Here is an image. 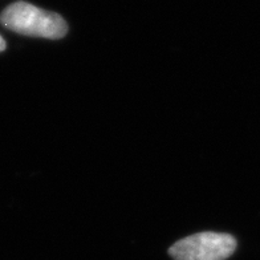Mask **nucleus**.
<instances>
[{
    "instance_id": "1",
    "label": "nucleus",
    "mask_w": 260,
    "mask_h": 260,
    "mask_svg": "<svg viewBox=\"0 0 260 260\" xmlns=\"http://www.w3.org/2000/svg\"><path fill=\"white\" fill-rule=\"evenodd\" d=\"M6 28L16 34L35 38L56 39L64 38L68 25L58 14L41 10L27 2H16L8 6L0 16Z\"/></svg>"
},
{
    "instance_id": "2",
    "label": "nucleus",
    "mask_w": 260,
    "mask_h": 260,
    "mask_svg": "<svg viewBox=\"0 0 260 260\" xmlns=\"http://www.w3.org/2000/svg\"><path fill=\"white\" fill-rule=\"evenodd\" d=\"M235 250V238L229 234L199 233L178 240L169 253L174 260H226Z\"/></svg>"
},
{
    "instance_id": "3",
    "label": "nucleus",
    "mask_w": 260,
    "mask_h": 260,
    "mask_svg": "<svg viewBox=\"0 0 260 260\" xmlns=\"http://www.w3.org/2000/svg\"><path fill=\"white\" fill-rule=\"evenodd\" d=\"M4 49H6V41H4V39L0 36V52H3Z\"/></svg>"
}]
</instances>
